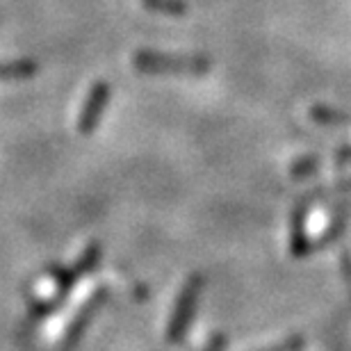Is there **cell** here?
Here are the masks:
<instances>
[{
    "instance_id": "obj_3",
    "label": "cell",
    "mask_w": 351,
    "mask_h": 351,
    "mask_svg": "<svg viewBox=\"0 0 351 351\" xmlns=\"http://www.w3.org/2000/svg\"><path fill=\"white\" fill-rule=\"evenodd\" d=\"M108 101H110V85L108 82H96L89 91L85 105H82L80 121H78L80 132H91L96 128V123H98V119H101Z\"/></svg>"
},
{
    "instance_id": "obj_5",
    "label": "cell",
    "mask_w": 351,
    "mask_h": 351,
    "mask_svg": "<svg viewBox=\"0 0 351 351\" xmlns=\"http://www.w3.org/2000/svg\"><path fill=\"white\" fill-rule=\"evenodd\" d=\"M142 3L146 5V10L169 14V16L185 14V3H182V0H142Z\"/></svg>"
},
{
    "instance_id": "obj_7",
    "label": "cell",
    "mask_w": 351,
    "mask_h": 351,
    "mask_svg": "<svg viewBox=\"0 0 351 351\" xmlns=\"http://www.w3.org/2000/svg\"><path fill=\"white\" fill-rule=\"evenodd\" d=\"M301 347H304V340H301V338H290V340L280 342L278 347H274V349H265V351H299Z\"/></svg>"
},
{
    "instance_id": "obj_4",
    "label": "cell",
    "mask_w": 351,
    "mask_h": 351,
    "mask_svg": "<svg viewBox=\"0 0 351 351\" xmlns=\"http://www.w3.org/2000/svg\"><path fill=\"white\" fill-rule=\"evenodd\" d=\"M32 73H37V64H34V62H27V60L0 64V80L27 78V75H32Z\"/></svg>"
},
{
    "instance_id": "obj_1",
    "label": "cell",
    "mask_w": 351,
    "mask_h": 351,
    "mask_svg": "<svg viewBox=\"0 0 351 351\" xmlns=\"http://www.w3.org/2000/svg\"><path fill=\"white\" fill-rule=\"evenodd\" d=\"M135 66L144 73H203L208 62L194 55H167L142 51L135 55Z\"/></svg>"
},
{
    "instance_id": "obj_2",
    "label": "cell",
    "mask_w": 351,
    "mask_h": 351,
    "mask_svg": "<svg viewBox=\"0 0 351 351\" xmlns=\"http://www.w3.org/2000/svg\"><path fill=\"white\" fill-rule=\"evenodd\" d=\"M201 285H203L201 276L189 278V283L185 285V290H182V294L178 297V306H176L173 319H171V324H169V340H171V342L180 340V338H182V333H185V328H187V324H189V319H192V315H194L196 299H199Z\"/></svg>"
},
{
    "instance_id": "obj_8",
    "label": "cell",
    "mask_w": 351,
    "mask_h": 351,
    "mask_svg": "<svg viewBox=\"0 0 351 351\" xmlns=\"http://www.w3.org/2000/svg\"><path fill=\"white\" fill-rule=\"evenodd\" d=\"M315 165H317V158H311V160H304V162H299L297 167H294V176H297V178H299V176H306V173H311V169H313V167Z\"/></svg>"
},
{
    "instance_id": "obj_6",
    "label": "cell",
    "mask_w": 351,
    "mask_h": 351,
    "mask_svg": "<svg viewBox=\"0 0 351 351\" xmlns=\"http://www.w3.org/2000/svg\"><path fill=\"white\" fill-rule=\"evenodd\" d=\"M313 114L322 123H342V121H347V117H342V114H338V112H331L326 108H315Z\"/></svg>"
}]
</instances>
